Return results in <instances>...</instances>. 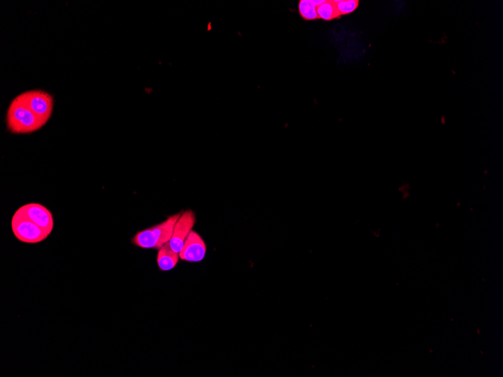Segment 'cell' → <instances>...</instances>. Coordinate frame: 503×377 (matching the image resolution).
Wrapping results in <instances>:
<instances>
[{"label":"cell","instance_id":"6da1fadb","mask_svg":"<svg viewBox=\"0 0 503 377\" xmlns=\"http://www.w3.org/2000/svg\"><path fill=\"white\" fill-rule=\"evenodd\" d=\"M7 128L13 134H28L41 129L45 124L27 108L17 96L11 102L6 116Z\"/></svg>","mask_w":503,"mask_h":377},{"label":"cell","instance_id":"7a4b0ae2","mask_svg":"<svg viewBox=\"0 0 503 377\" xmlns=\"http://www.w3.org/2000/svg\"><path fill=\"white\" fill-rule=\"evenodd\" d=\"M182 214V212H178L168 217L162 223L140 231L132 239V244L142 249H160L163 245L169 243L173 228Z\"/></svg>","mask_w":503,"mask_h":377},{"label":"cell","instance_id":"3957f363","mask_svg":"<svg viewBox=\"0 0 503 377\" xmlns=\"http://www.w3.org/2000/svg\"><path fill=\"white\" fill-rule=\"evenodd\" d=\"M12 230L18 240L29 244L41 243L50 235L19 209L15 212L13 217Z\"/></svg>","mask_w":503,"mask_h":377},{"label":"cell","instance_id":"277c9868","mask_svg":"<svg viewBox=\"0 0 503 377\" xmlns=\"http://www.w3.org/2000/svg\"><path fill=\"white\" fill-rule=\"evenodd\" d=\"M38 119L46 124L54 109L52 96L41 90L29 91L18 95Z\"/></svg>","mask_w":503,"mask_h":377},{"label":"cell","instance_id":"5b68a950","mask_svg":"<svg viewBox=\"0 0 503 377\" xmlns=\"http://www.w3.org/2000/svg\"><path fill=\"white\" fill-rule=\"evenodd\" d=\"M196 223V217L194 212L187 210L182 212L173 228V235L169 242V244L174 251L177 253H180L184 243Z\"/></svg>","mask_w":503,"mask_h":377},{"label":"cell","instance_id":"8992f818","mask_svg":"<svg viewBox=\"0 0 503 377\" xmlns=\"http://www.w3.org/2000/svg\"><path fill=\"white\" fill-rule=\"evenodd\" d=\"M205 242L194 230L190 232L180 251V258L187 263H200L206 256Z\"/></svg>","mask_w":503,"mask_h":377},{"label":"cell","instance_id":"52a82bcc","mask_svg":"<svg viewBox=\"0 0 503 377\" xmlns=\"http://www.w3.org/2000/svg\"><path fill=\"white\" fill-rule=\"evenodd\" d=\"M18 209L36 225L51 235L54 229V219L52 212L45 207L38 204H29Z\"/></svg>","mask_w":503,"mask_h":377},{"label":"cell","instance_id":"ba28073f","mask_svg":"<svg viewBox=\"0 0 503 377\" xmlns=\"http://www.w3.org/2000/svg\"><path fill=\"white\" fill-rule=\"evenodd\" d=\"M180 255L174 251L169 243L159 249L157 263L161 272H168L175 267L179 263Z\"/></svg>","mask_w":503,"mask_h":377},{"label":"cell","instance_id":"9c48e42d","mask_svg":"<svg viewBox=\"0 0 503 377\" xmlns=\"http://www.w3.org/2000/svg\"><path fill=\"white\" fill-rule=\"evenodd\" d=\"M318 19L326 22H330L334 19L340 17L338 16L336 6L333 1H327L317 7L316 9Z\"/></svg>","mask_w":503,"mask_h":377},{"label":"cell","instance_id":"30bf717a","mask_svg":"<svg viewBox=\"0 0 503 377\" xmlns=\"http://www.w3.org/2000/svg\"><path fill=\"white\" fill-rule=\"evenodd\" d=\"M317 6L314 0H301L298 3V12L306 21H314L318 18Z\"/></svg>","mask_w":503,"mask_h":377},{"label":"cell","instance_id":"8fae6325","mask_svg":"<svg viewBox=\"0 0 503 377\" xmlns=\"http://www.w3.org/2000/svg\"><path fill=\"white\" fill-rule=\"evenodd\" d=\"M338 16L350 15L356 10L360 2L358 0H334Z\"/></svg>","mask_w":503,"mask_h":377}]
</instances>
